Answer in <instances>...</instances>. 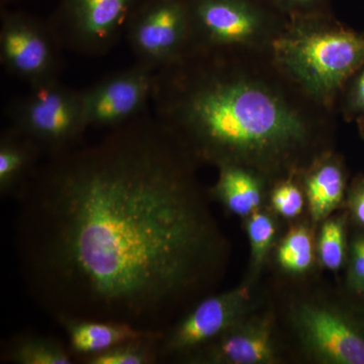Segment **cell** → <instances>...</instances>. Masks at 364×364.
Returning a JSON list of instances; mask_svg holds the SVG:
<instances>
[{
    "label": "cell",
    "instance_id": "obj_4",
    "mask_svg": "<svg viewBox=\"0 0 364 364\" xmlns=\"http://www.w3.org/2000/svg\"><path fill=\"white\" fill-rule=\"evenodd\" d=\"M188 50L269 52L289 18L263 0H186Z\"/></svg>",
    "mask_w": 364,
    "mask_h": 364
},
{
    "label": "cell",
    "instance_id": "obj_19",
    "mask_svg": "<svg viewBox=\"0 0 364 364\" xmlns=\"http://www.w3.org/2000/svg\"><path fill=\"white\" fill-rule=\"evenodd\" d=\"M315 258L310 230L294 227L284 237L277 249V261L287 272L304 273L312 267Z\"/></svg>",
    "mask_w": 364,
    "mask_h": 364
},
{
    "label": "cell",
    "instance_id": "obj_17",
    "mask_svg": "<svg viewBox=\"0 0 364 364\" xmlns=\"http://www.w3.org/2000/svg\"><path fill=\"white\" fill-rule=\"evenodd\" d=\"M2 363L14 364H72L73 354L60 340L44 335H16L4 345Z\"/></svg>",
    "mask_w": 364,
    "mask_h": 364
},
{
    "label": "cell",
    "instance_id": "obj_26",
    "mask_svg": "<svg viewBox=\"0 0 364 364\" xmlns=\"http://www.w3.org/2000/svg\"><path fill=\"white\" fill-rule=\"evenodd\" d=\"M351 205L354 215L364 225V181L356 188L351 196Z\"/></svg>",
    "mask_w": 364,
    "mask_h": 364
},
{
    "label": "cell",
    "instance_id": "obj_8",
    "mask_svg": "<svg viewBox=\"0 0 364 364\" xmlns=\"http://www.w3.org/2000/svg\"><path fill=\"white\" fill-rule=\"evenodd\" d=\"M124 38L136 63L154 71L173 63L188 50L186 0H146L129 20Z\"/></svg>",
    "mask_w": 364,
    "mask_h": 364
},
{
    "label": "cell",
    "instance_id": "obj_6",
    "mask_svg": "<svg viewBox=\"0 0 364 364\" xmlns=\"http://www.w3.org/2000/svg\"><path fill=\"white\" fill-rule=\"evenodd\" d=\"M146 0H59L50 23L64 50L105 56L124 37L131 16Z\"/></svg>",
    "mask_w": 364,
    "mask_h": 364
},
{
    "label": "cell",
    "instance_id": "obj_25",
    "mask_svg": "<svg viewBox=\"0 0 364 364\" xmlns=\"http://www.w3.org/2000/svg\"><path fill=\"white\" fill-rule=\"evenodd\" d=\"M350 275L354 289L364 293V237L352 244Z\"/></svg>",
    "mask_w": 364,
    "mask_h": 364
},
{
    "label": "cell",
    "instance_id": "obj_11",
    "mask_svg": "<svg viewBox=\"0 0 364 364\" xmlns=\"http://www.w3.org/2000/svg\"><path fill=\"white\" fill-rule=\"evenodd\" d=\"M294 322L304 345L322 363L364 364V338L340 314L317 305L299 306Z\"/></svg>",
    "mask_w": 364,
    "mask_h": 364
},
{
    "label": "cell",
    "instance_id": "obj_27",
    "mask_svg": "<svg viewBox=\"0 0 364 364\" xmlns=\"http://www.w3.org/2000/svg\"><path fill=\"white\" fill-rule=\"evenodd\" d=\"M18 0H0V11H6L11 4H16Z\"/></svg>",
    "mask_w": 364,
    "mask_h": 364
},
{
    "label": "cell",
    "instance_id": "obj_7",
    "mask_svg": "<svg viewBox=\"0 0 364 364\" xmlns=\"http://www.w3.org/2000/svg\"><path fill=\"white\" fill-rule=\"evenodd\" d=\"M0 62L28 86L60 80L63 47L49 20L23 11H0Z\"/></svg>",
    "mask_w": 364,
    "mask_h": 364
},
{
    "label": "cell",
    "instance_id": "obj_23",
    "mask_svg": "<svg viewBox=\"0 0 364 364\" xmlns=\"http://www.w3.org/2000/svg\"><path fill=\"white\" fill-rule=\"evenodd\" d=\"M336 112L348 121L364 116V66L345 85Z\"/></svg>",
    "mask_w": 364,
    "mask_h": 364
},
{
    "label": "cell",
    "instance_id": "obj_3",
    "mask_svg": "<svg viewBox=\"0 0 364 364\" xmlns=\"http://www.w3.org/2000/svg\"><path fill=\"white\" fill-rule=\"evenodd\" d=\"M270 54L310 97L336 112L345 85L364 66V33L334 14L301 16L287 21Z\"/></svg>",
    "mask_w": 364,
    "mask_h": 364
},
{
    "label": "cell",
    "instance_id": "obj_12",
    "mask_svg": "<svg viewBox=\"0 0 364 364\" xmlns=\"http://www.w3.org/2000/svg\"><path fill=\"white\" fill-rule=\"evenodd\" d=\"M188 363L267 364L277 360L272 326L267 320L243 318L217 338L189 354Z\"/></svg>",
    "mask_w": 364,
    "mask_h": 364
},
{
    "label": "cell",
    "instance_id": "obj_20",
    "mask_svg": "<svg viewBox=\"0 0 364 364\" xmlns=\"http://www.w3.org/2000/svg\"><path fill=\"white\" fill-rule=\"evenodd\" d=\"M318 255L323 267L337 272L345 258L344 223L339 218L326 219L318 240Z\"/></svg>",
    "mask_w": 364,
    "mask_h": 364
},
{
    "label": "cell",
    "instance_id": "obj_9",
    "mask_svg": "<svg viewBox=\"0 0 364 364\" xmlns=\"http://www.w3.org/2000/svg\"><path fill=\"white\" fill-rule=\"evenodd\" d=\"M155 73L136 62L80 90L88 128L114 130L149 112Z\"/></svg>",
    "mask_w": 364,
    "mask_h": 364
},
{
    "label": "cell",
    "instance_id": "obj_10",
    "mask_svg": "<svg viewBox=\"0 0 364 364\" xmlns=\"http://www.w3.org/2000/svg\"><path fill=\"white\" fill-rule=\"evenodd\" d=\"M250 301L246 287L203 299L164 332L160 340V360H184L245 318Z\"/></svg>",
    "mask_w": 364,
    "mask_h": 364
},
{
    "label": "cell",
    "instance_id": "obj_21",
    "mask_svg": "<svg viewBox=\"0 0 364 364\" xmlns=\"http://www.w3.org/2000/svg\"><path fill=\"white\" fill-rule=\"evenodd\" d=\"M247 232L252 267L254 270H257L264 263L269 253L277 234V227L269 215L258 210L248 217Z\"/></svg>",
    "mask_w": 364,
    "mask_h": 364
},
{
    "label": "cell",
    "instance_id": "obj_5",
    "mask_svg": "<svg viewBox=\"0 0 364 364\" xmlns=\"http://www.w3.org/2000/svg\"><path fill=\"white\" fill-rule=\"evenodd\" d=\"M9 127L33 141L46 158L78 147L88 130L81 91L54 80L30 86L6 107Z\"/></svg>",
    "mask_w": 364,
    "mask_h": 364
},
{
    "label": "cell",
    "instance_id": "obj_28",
    "mask_svg": "<svg viewBox=\"0 0 364 364\" xmlns=\"http://www.w3.org/2000/svg\"><path fill=\"white\" fill-rule=\"evenodd\" d=\"M358 122L359 124H360L361 126H363V128L364 129V116L358 117Z\"/></svg>",
    "mask_w": 364,
    "mask_h": 364
},
{
    "label": "cell",
    "instance_id": "obj_18",
    "mask_svg": "<svg viewBox=\"0 0 364 364\" xmlns=\"http://www.w3.org/2000/svg\"><path fill=\"white\" fill-rule=\"evenodd\" d=\"M163 335L143 337L117 345L109 350L83 359L86 364H154L160 363Z\"/></svg>",
    "mask_w": 364,
    "mask_h": 364
},
{
    "label": "cell",
    "instance_id": "obj_1",
    "mask_svg": "<svg viewBox=\"0 0 364 364\" xmlns=\"http://www.w3.org/2000/svg\"><path fill=\"white\" fill-rule=\"evenodd\" d=\"M198 168L149 112L46 158L16 196L14 223L36 304L55 320L167 331L224 255Z\"/></svg>",
    "mask_w": 364,
    "mask_h": 364
},
{
    "label": "cell",
    "instance_id": "obj_24",
    "mask_svg": "<svg viewBox=\"0 0 364 364\" xmlns=\"http://www.w3.org/2000/svg\"><path fill=\"white\" fill-rule=\"evenodd\" d=\"M289 20L301 16L334 14L332 0H263Z\"/></svg>",
    "mask_w": 364,
    "mask_h": 364
},
{
    "label": "cell",
    "instance_id": "obj_16",
    "mask_svg": "<svg viewBox=\"0 0 364 364\" xmlns=\"http://www.w3.org/2000/svg\"><path fill=\"white\" fill-rule=\"evenodd\" d=\"M44 156L39 146L11 127L0 136V193L18 196Z\"/></svg>",
    "mask_w": 364,
    "mask_h": 364
},
{
    "label": "cell",
    "instance_id": "obj_22",
    "mask_svg": "<svg viewBox=\"0 0 364 364\" xmlns=\"http://www.w3.org/2000/svg\"><path fill=\"white\" fill-rule=\"evenodd\" d=\"M270 203L275 212L287 219H294L303 212L306 196L299 177H287L270 186Z\"/></svg>",
    "mask_w": 364,
    "mask_h": 364
},
{
    "label": "cell",
    "instance_id": "obj_15",
    "mask_svg": "<svg viewBox=\"0 0 364 364\" xmlns=\"http://www.w3.org/2000/svg\"><path fill=\"white\" fill-rule=\"evenodd\" d=\"M218 169L219 176L210 191L213 198L239 217L247 218L257 212L270 184L245 167L224 165Z\"/></svg>",
    "mask_w": 364,
    "mask_h": 364
},
{
    "label": "cell",
    "instance_id": "obj_2",
    "mask_svg": "<svg viewBox=\"0 0 364 364\" xmlns=\"http://www.w3.org/2000/svg\"><path fill=\"white\" fill-rule=\"evenodd\" d=\"M154 116L198 165H236L272 186L333 150L336 112L269 52L188 50L155 73Z\"/></svg>",
    "mask_w": 364,
    "mask_h": 364
},
{
    "label": "cell",
    "instance_id": "obj_13",
    "mask_svg": "<svg viewBox=\"0 0 364 364\" xmlns=\"http://www.w3.org/2000/svg\"><path fill=\"white\" fill-rule=\"evenodd\" d=\"M57 321L66 332L72 354L76 360L81 361L130 340L164 334L114 321L77 318H61Z\"/></svg>",
    "mask_w": 364,
    "mask_h": 364
},
{
    "label": "cell",
    "instance_id": "obj_14",
    "mask_svg": "<svg viewBox=\"0 0 364 364\" xmlns=\"http://www.w3.org/2000/svg\"><path fill=\"white\" fill-rule=\"evenodd\" d=\"M314 221H325L341 205L346 188L343 165L333 150L299 176Z\"/></svg>",
    "mask_w": 364,
    "mask_h": 364
}]
</instances>
